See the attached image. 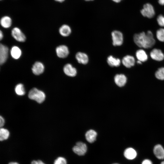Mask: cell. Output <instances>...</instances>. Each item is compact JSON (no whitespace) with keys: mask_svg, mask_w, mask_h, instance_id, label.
I'll list each match as a JSON object with an SVG mask.
<instances>
[{"mask_svg":"<svg viewBox=\"0 0 164 164\" xmlns=\"http://www.w3.org/2000/svg\"><path fill=\"white\" fill-rule=\"evenodd\" d=\"M133 40L138 47L145 49L152 47L155 44V41L152 32L150 30L134 34Z\"/></svg>","mask_w":164,"mask_h":164,"instance_id":"obj_1","label":"cell"},{"mask_svg":"<svg viewBox=\"0 0 164 164\" xmlns=\"http://www.w3.org/2000/svg\"><path fill=\"white\" fill-rule=\"evenodd\" d=\"M28 97L30 99L34 100L38 103H41L44 101L46 95L43 91L34 88L29 91Z\"/></svg>","mask_w":164,"mask_h":164,"instance_id":"obj_2","label":"cell"},{"mask_svg":"<svg viewBox=\"0 0 164 164\" xmlns=\"http://www.w3.org/2000/svg\"><path fill=\"white\" fill-rule=\"evenodd\" d=\"M112 44L114 46H119L123 42V36L122 33L118 30L113 31L111 33Z\"/></svg>","mask_w":164,"mask_h":164,"instance_id":"obj_3","label":"cell"},{"mask_svg":"<svg viewBox=\"0 0 164 164\" xmlns=\"http://www.w3.org/2000/svg\"><path fill=\"white\" fill-rule=\"evenodd\" d=\"M142 15L149 18H152L155 14V10L153 6L149 3L145 4L143 8L141 11Z\"/></svg>","mask_w":164,"mask_h":164,"instance_id":"obj_4","label":"cell"},{"mask_svg":"<svg viewBox=\"0 0 164 164\" xmlns=\"http://www.w3.org/2000/svg\"><path fill=\"white\" fill-rule=\"evenodd\" d=\"M73 152L79 155H83L86 153L87 147L86 145L82 142H78L73 148Z\"/></svg>","mask_w":164,"mask_h":164,"instance_id":"obj_5","label":"cell"},{"mask_svg":"<svg viewBox=\"0 0 164 164\" xmlns=\"http://www.w3.org/2000/svg\"><path fill=\"white\" fill-rule=\"evenodd\" d=\"M12 35L17 41L20 42H24L26 37L25 35L18 28L15 27L12 30Z\"/></svg>","mask_w":164,"mask_h":164,"instance_id":"obj_6","label":"cell"},{"mask_svg":"<svg viewBox=\"0 0 164 164\" xmlns=\"http://www.w3.org/2000/svg\"><path fill=\"white\" fill-rule=\"evenodd\" d=\"M151 58L156 61H160L164 59V54L161 50L155 48L152 50L150 54Z\"/></svg>","mask_w":164,"mask_h":164,"instance_id":"obj_7","label":"cell"},{"mask_svg":"<svg viewBox=\"0 0 164 164\" xmlns=\"http://www.w3.org/2000/svg\"><path fill=\"white\" fill-rule=\"evenodd\" d=\"M56 52L57 56L62 58L67 57L69 53L68 47L64 45H60L57 47Z\"/></svg>","mask_w":164,"mask_h":164,"instance_id":"obj_8","label":"cell"},{"mask_svg":"<svg viewBox=\"0 0 164 164\" xmlns=\"http://www.w3.org/2000/svg\"><path fill=\"white\" fill-rule=\"evenodd\" d=\"M9 49L6 46L2 44L0 45V64H3L8 58Z\"/></svg>","mask_w":164,"mask_h":164,"instance_id":"obj_9","label":"cell"},{"mask_svg":"<svg viewBox=\"0 0 164 164\" xmlns=\"http://www.w3.org/2000/svg\"><path fill=\"white\" fill-rule=\"evenodd\" d=\"M122 63L125 67L130 68L135 65V60L133 56L127 55L123 57L122 60Z\"/></svg>","mask_w":164,"mask_h":164,"instance_id":"obj_10","label":"cell"},{"mask_svg":"<svg viewBox=\"0 0 164 164\" xmlns=\"http://www.w3.org/2000/svg\"><path fill=\"white\" fill-rule=\"evenodd\" d=\"M63 70L65 74L69 77H74L77 74L76 69L70 63L67 64L64 66Z\"/></svg>","mask_w":164,"mask_h":164,"instance_id":"obj_11","label":"cell"},{"mask_svg":"<svg viewBox=\"0 0 164 164\" xmlns=\"http://www.w3.org/2000/svg\"><path fill=\"white\" fill-rule=\"evenodd\" d=\"M115 84L119 87H122L126 84L127 79L126 76L124 74H116L114 78Z\"/></svg>","mask_w":164,"mask_h":164,"instance_id":"obj_12","label":"cell"},{"mask_svg":"<svg viewBox=\"0 0 164 164\" xmlns=\"http://www.w3.org/2000/svg\"><path fill=\"white\" fill-rule=\"evenodd\" d=\"M32 70L34 74L36 75H39L42 74L44 72V67L41 62H36L33 65Z\"/></svg>","mask_w":164,"mask_h":164,"instance_id":"obj_13","label":"cell"},{"mask_svg":"<svg viewBox=\"0 0 164 164\" xmlns=\"http://www.w3.org/2000/svg\"><path fill=\"white\" fill-rule=\"evenodd\" d=\"M153 152L157 159H164V149L161 145L157 144L154 146Z\"/></svg>","mask_w":164,"mask_h":164,"instance_id":"obj_14","label":"cell"},{"mask_svg":"<svg viewBox=\"0 0 164 164\" xmlns=\"http://www.w3.org/2000/svg\"><path fill=\"white\" fill-rule=\"evenodd\" d=\"M75 58L79 63L84 65L87 64L89 60L87 54L81 52L77 53L75 55Z\"/></svg>","mask_w":164,"mask_h":164,"instance_id":"obj_15","label":"cell"},{"mask_svg":"<svg viewBox=\"0 0 164 164\" xmlns=\"http://www.w3.org/2000/svg\"><path fill=\"white\" fill-rule=\"evenodd\" d=\"M137 153L135 149L132 148H128L125 150L124 155L127 159L132 160L136 157Z\"/></svg>","mask_w":164,"mask_h":164,"instance_id":"obj_16","label":"cell"},{"mask_svg":"<svg viewBox=\"0 0 164 164\" xmlns=\"http://www.w3.org/2000/svg\"><path fill=\"white\" fill-rule=\"evenodd\" d=\"M97 135V133L95 130L90 129L86 132L85 136L87 140L89 142L92 143L96 140Z\"/></svg>","mask_w":164,"mask_h":164,"instance_id":"obj_17","label":"cell"},{"mask_svg":"<svg viewBox=\"0 0 164 164\" xmlns=\"http://www.w3.org/2000/svg\"><path fill=\"white\" fill-rule=\"evenodd\" d=\"M107 62L111 67H118L120 65L121 60L119 58H116L111 55L108 56L107 58Z\"/></svg>","mask_w":164,"mask_h":164,"instance_id":"obj_18","label":"cell"},{"mask_svg":"<svg viewBox=\"0 0 164 164\" xmlns=\"http://www.w3.org/2000/svg\"><path fill=\"white\" fill-rule=\"evenodd\" d=\"M136 56L138 60L142 62L146 61L148 59V56L146 52L143 50L140 49L136 52Z\"/></svg>","mask_w":164,"mask_h":164,"instance_id":"obj_19","label":"cell"},{"mask_svg":"<svg viewBox=\"0 0 164 164\" xmlns=\"http://www.w3.org/2000/svg\"><path fill=\"white\" fill-rule=\"evenodd\" d=\"M70 27L67 25H62L59 29V32L60 34L64 37L69 36L71 32Z\"/></svg>","mask_w":164,"mask_h":164,"instance_id":"obj_20","label":"cell"},{"mask_svg":"<svg viewBox=\"0 0 164 164\" xmlns=\"http://www.w3.org/2000/svg\"><path fill=\"white\" fill-rule=\"evenodd\" d=\"M10 53L12 57L15 59L19 58L22 54V51L20 49L16 46H14L12 48Z\"/></svg>","mask_w":164,"mask_h":164,"instance_id":"obj_21","label":"cell"},{"mask_svg":"<svg viewBox=\"0 0 164 164\" xmlns=\"http://www.w3.org/2000/svg\"><path fill=\"white\" fill-rule=\"evenodd\" d=\"M12 23V21L11 18L8 16H4L1 19V25L4 28H9L11 26Z\"/></svg>","mask_w":164,"mask_h":164,"instance_id":"obj_22","label":"cell"},{"mask_svg":"<svg viewBox=\"0 0 164 164\" xmlns=\"http://www.w3.org/2000/svg\"><path fill=\"white\" fill-rule=\"evenodd\" d=\"M9 135V131L5 128H1L0 130V140L3 141L7 139Z\"/></svg>","mask_w":164,"mask_h":164,"instance_id":"obj_23","label":"cell"},{"mask_svg":"<svg viewBox=\"0 0 164 164\" xmlns=\"http://www.w3.org/2000/svg\"><path fill=\"white\" fill-rule=\"evenodd\" d=\"M16 93L18 95L22 96L25 93V91L23 85L21 84H19L16 85L15 88Z\"/></svg>","mask_w":164,"mask_h":164,"instance_id":"obj_24","label":"cell"},{"mask_svg":"<svg viewBox=\"0 0 164 164\" xmlns=\"http://www.w3.org/2000/svg\"><path fill=\"white\" fill-rule=\"evenodd\" d=\"M155 75L157 79L160 80H164V67L159 68L155 72Z\"/></svg>","mask_w":164,"mask_h":164,"instance_id":"obj_25","label":"cell"},{"mask_svg":"<svg viewBox=\"0 0 164 164\" xmlns=\"http://www.w3.org/2000/svg\"><path fill=\"white\" fill-rule=\"evenodd\" d=\"M156 37L159 41L164 42V28H160L157 30Z\"/></svg>","mask_w":164,"mask_h":164,"instance_id":"obj_26","label":"cell"},{"mask_svg":"<svg viewBox=\"0 0 164 164\" xmlns=\"http://www.w3.org/2000/svg\"><path fill=\"white\" fill-rule=\"evenodd\" d=\"M54 164H67V162L65 158L62 157H59L55 159Z\"/></svg>","mask_w":164,"mask_h":164,"instance_id":"obj_27","label":"cell"},{"mask_svg":"<svg viewBox=\"0 0 164 164\" xmlns=\"http://www.w3.org/2000/svg\"><path fill=\"white\" fill-rule=\"evenodd\" d=\"M157 21L160 26L164 27V16L161 15H158L157 19Z\"/></svg>","mask_w":164,"mask_h":164,"instance_id":"obj_28","label":"cell"},{"mask_svg":"<svg viewBox=\"0 0 164 164\" xmlns=\"http://www.w3.org/2000/svg\"><path fill=\"white\" fill-rule=\"evenodd\" d=\"M5 123V120L1 116L0 117V126L1 128L3 126Z\"/></svg>","mask_w":164,"mask_h":164,"instance_id":"obj_29","label":"cell"},{"mask_svg":"<svg viewBox=\"0 0 164 164\" xmlns=\"http://www.w3.org/2000/svg\"><path fill=\"white\" fill-rule=\"evenodd\" d=\"M142 164H152V163L150 160L145 159L142 161Z\"/></svg>","mask_w":164,"mask_h":164,"instance_id":"obj_30","label":"cell"},{"mask_svg":"<svg viewBox=\"0 0 164 164\" xmlns=\"http://www.w3.org/2000/svg\"><path fill=\"white\" fill-rule=\"evenodd\" d=\"M158 2L161 5H164V0H158Z\"/></svg>","mask_w":164,"mask_h":164,"instance_id":"obj_31","label":"cell"},{"mask_svg":"<svg viewBox=\"0 0 164 164\" xmlns=\"http://www.w3.org/2000/svg\"><path fill=\"white\" fill-rule=\"evenodd\" d=\"M3 34L1 30H0V40H1L3 38Z\"/></svg>","mask_w":164,"mask_h":164,"instance_id":"obj_32","label":"cell"},{"mask_svg":"<svg viewBox=\"0 0 164 164\" xmlns=\"http://www.w3.org/2000/svg\"><path fill=\"white\" fill-rule=\"evenodd\" d=\"M31 164H38L37 161L33 160L31 163Z\"/></svg>","mask_w":164,"mask_h":164,"instance_id":"obj_33","label":"cell"},{"mask_svg":"<svg viewBox=\"0 0 164 164\" xmlns=\"http://www.w3.org/2000/svg\"><path fill=\"white\" fill-rule=\"evenodd\" d=\"M38 164H45L43 161L40 160H37Z\"/></svg>","mask_w":164,"mask_h":164,"instance_id":"obj_34","label":"cell"},{"mask_svg":"<svg viewBox=\"0 0 164 164\" xmlns=\"http://www.w3.org/2000/svg\"><path fill=\"white\" fill-rule=\"evenodd\" d=\"M8 164H19L18 163L16 162H9Z\"/></svg>","mask_w":164,"mask_h":164,"instance_id":"obj_35","label":"cell"},{"mask_svg":"<svg viewBox=\"0 0 164 164\" xmlns=\"http://www.w3.org/2000/svg\"><path fill=\"white\" fill-rule=\"evenodd\" d=\"M113 1L116 2H120L121 0H112Z\"/></svg>","mask_w":164,"mask_h":164,"instance_id":"obj_36","label":"cell"},{"mask_svg":"<svg viewBox=\"0 0 164 164\" xmlns=\"http://www.w3.org/2000/svg\"><path fill=\"white\" fill-rule=\"evenodd\" d=\"M137 63L139 64H141L142 63V62H141V61H139V60H138V61H137Z\"/></svg>","mask_w":164,"mask_h":164,"instance_id":"obj_37","label":"cell"},{"mask_svg":"<svg viewBox=\"0 0 164 164\" xmlns=\"http://www.w3.org/2000/svg\"><path fill=\"white\" fill-rule=\"evenodd\" d=\"M55 0L57 2H62L64 1L65 0Z\"/></svg>","mask_w":164,"mask_h":164,"instance_id":"obj_38","label":"cell"},{"mask_svg":"<svg viewBox=\"0 0 164 164\" xmlns=\"http://www.w3.org/2000/svg\"><path fill=\"white\" fill-rule=\"evenodd\" d=\"M160 164H164V161H162L161 162Z\"/></svg>","mask_w":164,"mask_h":164,"instance_id":"obj_39","label":"cell"},{"mask_svg":"<svg viewBox=\"0 0 164 164\" xmlns=\"http://www.w3.org/2000/svg\"><path fill=\"white\" fill-rule=\"evenodd\" d=\"M86 1H92V0H85Z\"/></svg>","mask_w":164,"mask_h":164,"instance_id":"obj_40","label":"cell"},{"mask_svg":"<svg viewBox=\"0 0 164 164\" xmlns=\"http://www.w3.org/2000/svg\"><path fill=\"white\" fill-rule=\"evenodd\" d=\"M118 164V163H114V164Z\"/></svg>","mask_w":164,"mask_h":164,"instance_id":"obj_41","label":"cell"}]
</instances>
